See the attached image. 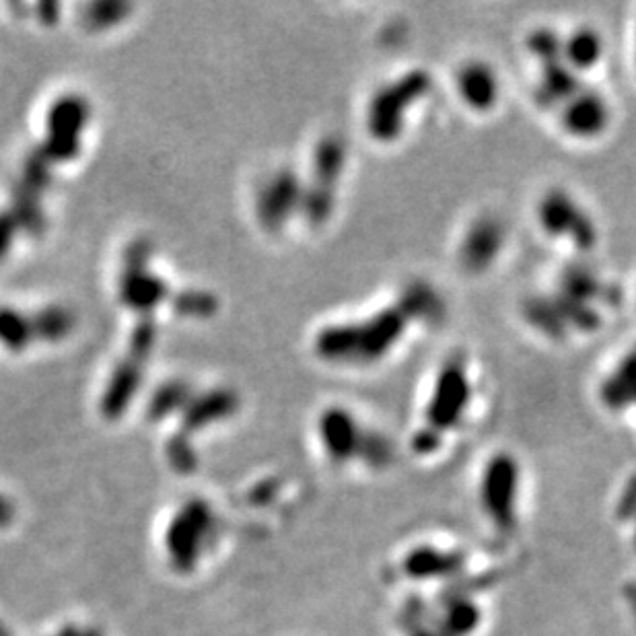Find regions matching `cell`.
I'll return each mask as SVG.
<instances>
[{
	"label": "cell",
	"instance_id": "obj_3",
	"mask_svg": "<svg viewBox=\"0 0 636 636\" xmlns=\"http://www.w3.org/2000/svg\"><path fill=\"white\" fill-rule=\"evenodd\" d=\"M431 89V77L422 70H412V73L396 79L394 83L381 87L371 103L367 112V126L373 138L381 140V143H390L396 140L406 122V112H410L414 105L420 101Z\"/></svg>",
	"mask_w": 636,
	"mask_h": 636
},
{
	"label": "cell",
	"instance_id": "obj_10",
	"mask_svg": "<svg viewBox=\"0 0 636 636\" xmlns=\"http://www.w3.org/2000/svg\"><path fill=\"white\" fill-rule=\"evenodd\" d=\"M303 186L289 169H280L258 194V217L266 229H280L303 202Z\"/></svg>",
	"mask_w": 636,
	"mask_h": 636
},
{
	"label": "cell",
	"instance_id": "obj_7",
	"mask_svg": "<svg viewBox=\"0 0 636 636\" xmlns=\"http://www.w3.org/2000/svg\"><path fill=\"white\" fill-rule=\"evenodd\" d=\"M149 243L140 241L130 247L124 272L120 278V299L126 307L136 311H151L167 297V285L163 278L149 270Z\"/></svg>",
	"mask_w": 636,
	"mask_h": 636
},
{
	"label": "cell",
	"instance_id": "obj_18",
	"mask_svg": "<svg viewBox=\"0 0 636 636\" xmlns=\"http://www.w3.org/2000/svg\"><path fill=\"white\" fill-rule=\"evenodd\" d=\"M579 77L575 70L560 58L544 62V75H542V89L540 95L544 101H569L575 93H579Z\"/></svg>",
	"mask_w": 636,
	"mask_h": 636
},
{
	"label": "cell",
	"instance_id": "obj_14",
	"mask_svg": "<svg viewBox=\"0 0 636 636\" xmlns=\"http://www.w3.org/2000/svg\"><path fill=\"white\" fill-rule=\"evenodd\" d=\"M457 91L476 112L490 110L499 99V79L484 62H468L457 73Z\"/></svg>",
	"mask_w": 636,
	"mask_h": 636
},
{
	"label": "cell",
	"instance_id": "obj_6",
	"mask_svg": "<svg viewBox=\"0 0 636 636\" xmlns=\"http://www.w3.org/2000/svg\"><path fill=\"white\" fill-rule=\"evenodd\" d=\"M472 390L462 361H451L437 377L435 390L427 408L429 431L441 435L462 420L470 406Z\"/></svg>",
	"mask_w": 636,
	"mask_h": 636
},
{
	"label": "cell",
	"instance_id": "obj_23",
	"mask_svg": "<svg viewBox=\"0 0 636 636\" xmlns=\"http://www.w3.org/2000/svg\"><path fill=\"white\" fill-rule=\"evenodd\" d=\"M192 398V390L186 381H169L153 394L149 402V416L153 420H165L175 412H184Z\"/></svg>",
	"mask_w": 636,
	"mask_h": 636
},
{
	"label": "cell",
	"instance_id": "obj_32",
	"mask_svg": "<svg viewBox=\"0 0 636 636\" xmlns=\"http://www.w3.org/2000/svg\"><path fill=\"white\" fill-rule=\"evenodd\" d=\"M0 636H11V630L7 628V624L0 620Z\"/></svg>",
	"mask_w": 636,
	"mask_h": 636
},
{
	"label": "cell",
	"instance_id": "obj_25",
	"mask_svg": "<svg viewBox=\"0 0 636 636\" xmlns=\"http://www.w3.org/2000/svg\"><path fill=\"white\" fill-rule=\"evenodd\" d=\"M175 309L190 317H210L217 311V299L208 293L186 291L175 299Z\"/></svg>",
	"mask_w": 636,
	"mask_h": 636
},
{
	"label": "cell",
	"instance_id": "obj_5",
	"mask_svg": "<svg viewBox=\"0 0 636 636\" xmlns=\"http://www.w3.org/2000/svg\"><path fill=\"white\" fill-rule=\"evenodd\" d=\"M344 157V145L336 136L324 138L320 147H317L313 161V184L311 188L303 190L301 202V210L309 221L324 223L330 217L334 204V186L342 173Z\"/></svg>",
	"mask_w": 636,
	"mask_h": 636
},
{
	"label": "cell",
	"instance_id": "obj_9",
	"mask_svg": "<svg viewBox=\"0 0 636 636\" xmlns=\"http://www.w3.org/2000/svg\"><path fill=\"white\" fill-rule=\"evenodd\" d=\"M538 217L546 233L554 237H569L573 239L581 250H591L595 243V227L585 210L569 196L560 190H552L540 202Z\"/></svg>",
	"mask_w": 636,
	"mask_h": 636
},
{
	"label": "cell",
	"instance_id": "obj_8",
	"mask_svg": "<svg viewBox=\"0 0 636 636\" xmlns=\"http://www.w3.org/2000/svg\"><path fill=\"white\" fill-rule=\"evenodd\" d=\"M89 120V105L83 97L66 95L48 114V143L42 149L50 161H66L79 153V136Z\"/></svg>",
	"mask_w": 636,
	"mask_h": 636
},
{
	"label": "cell",
	"instance_id": "obj_27",
	"mask_svg": "<svg viewBox=\"0 0 636 636\" xmlns=\"http://www.w3.org/2000/svg\"><path fill=\"white\" fill-rule=\"evenodd\" d=\"M476 620H478V610L472 604H464L457 602L447 610L445 616V628L457 636L468 634L472 628H476Z\"/></svg>",
	"mask_w": 636,
	"mask_h": 636
},
{
	"label": "cell",
	"instance_id": "obj_12",
	"mask_svg": "<svg viewBox=\"0 0 636 636\" xmlns=\"http://www.w3.org/2000/svg\"><path fill=\"white\" fill-rule=\"evenodd\" d=\"M610 122V110L606 99L595 91H579L569 101H564L562 124L573 136L589 138L604 132Z\"/></svg>",
	"mask_w": 636,
	"mask_h": 636
},
{
	"label": "cell",
	"instance_id": "obj_21",
	"mask_svg": "<svg viewBox=\"0 0 636 636\" xmlns=\"http://www.w3.org/2000/svg\"><path fill=\"white\" fill-rule=\"evenodd\" d=\"M602 398L610 408L636 404V355L626 359L604 383Z\"/></svg>",
	"mask_w": 636,
	"mask_h": 636
},
{
	"label": "cell",
	"instance_id": "obj_2",
	"mask_svg": "<svg viewBox=\"0 0 636 636\" xmlns=\"http://www.w3.org/2000/svg\"><path fill=\"white\" fill-rule=\"evenodd\" d=\"M215 534L217 517L212 507L204 499L186 501L165 532V552L171 567L180 573L194 571Z\"/></svg>",
	"mask_w": 636,
	"mask_h": 636
},
{
	"label": "cell",
	"instance_id": "obj_30",
	"mask_svg": "<svg viewBox=\"0 0 636 636\" xmlns=\"http://www.w3.org/2000/svg\"><path fill=\"white\" fill-rule=\"evenodd\" d=\"M15 521V505L11 499H7L3 492H0V529L9 527Z\"/></svg>",
	"mask_w": 636,
	"mask_h": 636
},
{
	"label": "cell",
	"instance_id": "obj_15",
	"mask_svg": "<svg viewBox=\"0 0 636 636\" xmlns=\"http://www.w3.org/2000/svg\"><path fill=\"white\" fill-rule=\"evenodd\" d=\"M239 408V398L231 390H215L210 394L194 396L188 408L182 412V424L186 433L200 431L208 424H215L219 420L229 418Z\"/></svg>",
	"mask_w": 636,
	"mask_h": 636
},
{
	"label": "cell",
	"instance_id": "obj_17",
	"mask_svg": "<svg viewBox=\"0 0 636 636\" xmlns=\"http://www.w3.org/2000/svg\"><path fill=\"white\" fill-rule=\"evenodd\" d=\"M404 567L414 579H441L462 569V556L435 548H418L406 558Z\"/></svg>",
	"mask_w": 636,
	"mask_h": 636
},
{
	"label": "cell",
	"instance_id": "obj_34",
	"mask_svg": "<svg viewBox=\"0 0 636 636\" xmlns=\"http://www.w3.org/2000/svg\"><path fill=\"white\" fill-rule=\"evenodd\" d=\"M412 636H437V634H433V632H429V630H424V628H422V630H418V632H414Z\"/></svg>",
	"mask_w": 636,
	"mask_h": 636
},
{
	"label": "cell",
	"instance_id": "obj_28",
	"mask_svg": "<svg viewBox=\"0 0 636 636\" xmlns=\"http://www.w3.org/2000/svg\"><path fill=\"white\" fill-rule=\"evenodd\" d=\"M155 336V326L149 320L138 324L130 336V359L143 365V361H147L155 346Z\"/></svg>",
	"mask_w": 636,
	"mask_h": 636
},
{
	"label": "cell",
	"instance_id": "obj_13",
	"mask_svg": "<svg viewBox=\"0 0 636 636\" xmlns=\"http://www.w3.org/2000/svg\"><path fill=\"white\" fill-rule=\"evenodd\" d=\"M505 231L499 221L480 219L468 231L462 243V262L466 268L480 272L490 266V262L499 256L503 247Z\"/></svg>",
	"mask_w": 636,
	"mask_h": 636
},
{
	"label": "cell",
	"instance_id": "obj_4",
	"mask_svg": "<svg viewBox=\"0 0 636 636\" xmlns=\"http://www.w3.org/2000/svg\"><path fill=\"white\" fill-rule=\"evenodd\" d=\"M517 490H519V468L515 457L509 453L494 455L482 476L480 499L486 515L503 532L515 525L517 515Z\"/></svg>",
	"mask_w": 636,
	"mask_h": 636
},
{
	"label": "cell",
	"instance_id": "obj_33",
	"mask_svg": "<svg viewBox=\"0 0 636 636\" xmlns=\"http://www.w3.org/2000/svg\"><path fill=\"white\" fill-rule=\"evenodd\" d=\"M81 636H101V632L95 628H89V630H81Z\"/></svg>",
	"mask_w": 636,
	"mask_h": 636
},
{
	"label": "cell",
	"instance_id": "obj_22",
	"mask_svg": "<svg viewBox=\"0 0 636 636\" xmlns=\"http://www.w3.org/2000/svg\"><path fill=\"white\" fill-rule=\"evenodd\" d=\"M33 340L31 317L13 307H0V344L13 352H21Z\"/></svg>",
	"mask_w": 636,
	"mask_h": 636
},
{
	"label": "cell",
	"instance_id": "obj_29",
	"mask_svg": "<svg viewBox=\"0 0 636 636\" xmlns=\"http://www.w3.org/2000/svg\"><path fill=\"white\" fill-rule=\"evenodd\" d=\"M17 229H19V223L15 221V217L7 215V212H0V260L9 254Z\"/></svg>",
	"mask_w": 636,
	"mask_h": 636
},
{
	"label": "cell",
	"instance_id": "obj_16",
	"mask_svg": "<svg viewBox=\"0 0 636 636\" xmlns=\"http://www.w3.org/2000/svg\"><path fill=\"white\" fill-rule=\"evenodd\" d=\"M140 369H143V365L128 359L114 371L101 400V412L105 418H120L132 404L140 385Z\"/></svg>",
	"mask_w": 636,
	"mask_h": 636
},
{
	"label": "cell",
	"instance_id": "obj_1",
	"mask_svg": "<svg viewBox=\"0 0 636 636\" xmlns=\"http://www.w3.org/2000/svg\"><path fill=\"white\" fill-rule=\"evenodd\" d=\"M437 313V295L427 285H412L398 305L381 309L361 322L322 330L315 340V350L326 361L367 365L385 357L400 342L408 324L416 317L424 320V317Z\"/></svg>",
	"mask_w": 636,
	"mask_h": 636
},
{
	"label": "cell",
	"instance_id": "obj_24",
	"mask_svg": "<svg viewBox=\"0 0 636 636\" xmlns=\"http://www.w3.org/2000/svg\"><path fill=\"white\" fill-rule=\"evenodd\" d=\"M130 13L128 5L122 3H95L85 11V23L91 29H108L118 25Z\"/></svg>",
	"mask_w": 636,
	"mask_h": 636
},
{
	"label": "cell",
	"instance_id": "obj_31",
	"mask_svg": "<svg viewBox=\"0 0 636 636\" xmlns=\"http://www.w3.org/2000/svg\"><path fill=\"white\" fill-rule=\"evenodd\" d=\"M56 636H81V630H77V628H73V626H66V628H62Z\"/></svg>",
	"mask_w": 636,
	"mask_h": 636
},
{
	"label": "cell",
	"instance_id": "obj_26",
	"mask_svg": "<svg viewBox=\"0 0 636 636\" xmlns=\"http://www.w3.org/2000/svg\"><path fill=\"white\" fill-rule=\"evenodd\" d=\"M167 457H169V464L173 466V470H178L182 474H190L198 466V455L184 435H178L169 441Z\"/></svg>",
	"mask_w": 636,
	"mask_h": 636
},
{
	"label": "cell",
	"instance_id": "obj_20",
	"mask_svg": "<svg viewBox=\"0 0 636 636\" xmlns=\"http://www.w3.org/2000/svg\"><path fill=\"white\" fill-rule=\"evenodd\" d=\"M604 52V42L593 29H577L571 38L562 44V60L567 62L575 73L581 68H591Z\"/></svg>",
	"mask_w": 636,
	"mask_h": 636
},
{
	"label": "cell",
	"instance_id": "obj_19",
	"mask_svg": "<svg viewBox=\"0 0 636 636\" xmlns=\"http://www.w3.org/2000/svg\"><path fill=\"white\" fill-rule=\"evenodd\" d=\"M31 324L35 340L60 342L75 332L77 315L62 305H50L33 315Z\"/></svg>",
	"mask_w": 636,
	"mask_h": 636
},
{
	"label": "cell",
	"instance_id": "obj_11",
	"mask_svg": "<svg viewBox=\"0 0 636 636\" xmlns=\"http://www.w3.org/2000/svg\"><path fill=\"white\" fill-rule=\"evenodd\" d=\"M320 439L328 455L338 464L361 455L367 435H363L361 424L344 408H330L320 418Z\"/></svg>",
	"mask_w": 636,
	"mask_h": 636
}]
</instances>
